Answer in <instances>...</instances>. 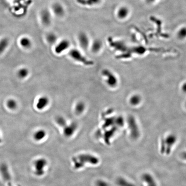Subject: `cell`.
I'll return each mask as SVG.
<instances>
[{
    "mask_svg": "<svg viewBox=\"0 0 186 186\" xmlns=\"http://www.w3.org/2000/svg\"><path fill=\"white\" fill-rule=\"evenodd\" d=\"M176 36L178 39L183 41L186 39V27L182 26L179 28L176 32Z\"/></svg>",
    "mask_w": 186,
    "mask_h": 186,
    "instance_id": "7402d4cb",
    "label": "cell"
},
{
    "mask_svg": "<svg viewBox=\"0 0 186 186\" xmlns=\"http://www.w3.org/2000/svg\"><path fill=\"white\" fill-rule=\"evenodd\" d=\"M47 135L46 131L44 129H39L33 134V138L35 141H40L45 138Z\"/></svg>",
    "mask_w": 186,
    "mask_h": 186,
    "instance_id": "ac0fdd59",
    "label": "cell"
},
{
    "mask_svg": "<svg viewBox=\"0 0 186 186\" xmlns=\"http://www.w3.org/2000/svg\"><path fill=\"white\" fill-rule=\"evenodd\" d=\"M50 9L53 16L57 18H62L65 15V8L62 3L59 2L53 3Z\"/></svg>",
    "mask_w": 186,
    "mask_h": 186,
    "instance_id": "52a82bcc",
    "label": "cell"
},
{
    "mask_svg": "<svg viewBox=\"0 0 186 186\" xmlns=\"http://www.w3.org/2000/svg\"><path fill=\"white\" fill-rule=\"evenodd\" d=\"M131 14V10L129 7L126 5H121L119 6L117 11L116 15L117 18L120 20H125L129 17Z\"/></svg>",
    "mask_w": 186,
    "mask_h": 186,
    "instance_id": "30bf717a",
    "label": "cell"
},
{
    "mask_svg": "<svg viewBox=\"0 0 186 186\" xmlns=\"http://www.w3.org/2000/svg\"><path fill=\"white\" fill-rule=\"evenodd\" d=\"M102 74L106 78V83L110 87H115L117 84L118 80L117 77L110 70L104 69L102 71Z\"/></svg>",
    "mask_w": 186,
    "mask_h": 186,
    "instance_id": "9c48e42d",
    "label": "cell"
},
{
    "mask_svg": "<svg viewBox=\"0 0 186 186\" xmlns=\"http://www.w3.org/2000/svg\"><path fill=\"white\" fill-rule=\"evenodd\" d=\"M77 40L78 45L84 50L89 49L91 40L89 35L84 31L78 32L77 36Z\"/></svg>",
    "mask_w": 186,
    "mask_h": 186,
    "instance_id": "277c9868",
    "label": "cell"
},
{
    "mask_svg": "<svg viewBox=\"0 0 186 186\" xmlns=\"http://www.w3.org/2000/svg\"><path fill=\"white\" fill-rule=\"evenodd\" d=\"M69 56L74 61L87 66L93 65V62L88 59L82 52L78 49H71L69 52Z\"/></svg>",
    "mask_w": 186,
    "mask_h": 186,
    "instance_id": "7a4b0ae2",
    "label": "cell"
},
{
    "mask_svg": "<svg viewBox=\"0 0 186 186\" xmlns=\"http://www.w3.org/2000/svg\"><path fill=\"white\" fill-rule=\"evenodd\" d=\"M48 164V161L44 158L37 159L34 162L35 174L37 176H42L45 173L44 168Z\"/></svg>",
    "mask_w": 186,
    "mask_h": 186,
    "instance_id": "ba28073f",
    "label": "cell"
},
{
    "mask_svg": "<svg viewBox=\"0 0 186 186\" xmlns=\"http://www.w3.org/2000/svg\"><path fill=\"white\" fill-rule=\"evenodd\" d=\"M77 128L78 125L76 123L73 122L69 125L67 124L63 128V133L64 135L66 138L72 137L76 132Z\"/></svg>",
    "mask_w": 186,
    "mask_h": 186,
    "instance_id": "4fadbf2b",
    "label": "cell"
},
{
    "mask_svg": "<svg viewBox=\"0 0 186 186\" xmlns=\"http://www.w3.org/2000/svg\"><path fill=\"white\" fill-rule=\"evenodd\" d=\"M1 142V137H0V143Z\"/></svg>",
    "mask_w": 186,
    "mask_h": 186,
    "instance_id": "4dcf8cb0",
    "label": "cell"
},
{
    "mask_svg": "<svg viewBox=\"0 0 186 186\" xmlns=\"http://www.w3.org/2000/svg\"><path fill=\"white\" fill-rule=\"evenodd\" d=\"M104 46L103 42L99 38H96L91 41L89 49L93 54H97L100 52Z\"/></svg>",
    "mask_w": 186,
    "mask_h": 186,
    "instance_id": "8fae6325",
    "label": "cell"
},
{
    "mask_svg": "<svg viewBox=\"0 0 186 186\" xmlns=\"http://www.w3.org/2000/svg\"><path fill=\"white\" fill-rule=\"evenodd\" d=\"M141 179L146 186H158L155 178L150 173L146 172L143 174Z\"/></svg>",
    "mask_w": 186,
    "mask_h": 186,
    "instance_id": "7c38bea8",
    "label": "cell"
},
{
    "mask_svg": "<svg viewBox=\"0 0 186 186\" xmlns=\"http://www.w3.org/2000/svg\"><path fill=\"white\" fill-rule=\"evenodd\" d=\"M86 109V105L83 101H79L76 104L74 108L75 113L77 115L82 114Z\"/></svg>",
    "mask_w": 186,
    "mask_h": 186,
    "instance_id": "d6986e66",
    "label": "cell"
},
{
    "mask_svg": "<svg viewBox=\"0 0 186 186\" xmlns=\"http://www.w3.org/2000/svg\"><path fill=\"white\" fill-rule=\"evenodd\" d=\"M146 1L149 3L152 4V3H153L155 2L156 1L158 0H146Z\"/></svg>",
    "mask_w": 186,
    "mask_h": 186,
    "instance_id": "f546056e",
    "label": "cell"
},
{
    "mask_svg": "<svg viewBox=\"0 0 186 186\" xmlns=\"http://www.w3.org/2000/svg\"><path fill=\"white\" fill-rule=\"evenodd\" d=\"M29 74V70L27 68L23 67L21 68L17 72V76L21 79H24L27 77Z\"/></svg>",
    "mask_w": 186,
    "mask_h": 186,
    "instance_id": "603a6c76",
    "label": "cell"
},
{
    "mask_svg": "<svg viewBox=\"0 0 186 186\" xmlns=\"http://www.w3.org/2000/svg\"><path fill=\"white\" fill-rule=\"evenodd\" d=\"M96 186H109V184L104 181L102 180H98L96 183Z\"/></svg>",
    "mask_w": 186,
    "mask_h": 186,
    "instance_id": "4316f807",
    "label": "cell"
},
{
    "mask_svg": "<svg viewBox=\"0 0 186 186\" xmlns=\"http://www.w3.org/2000/svg\"><path fill=\"white\" fill-rule=\"evenodd\" d=\"M54 46L55 53L57 55H61L69 49L71 46V42L67 38H63L58 41Z\"/></svg>",
    "mask_w": 186,
    "mask_h": 186,
    "instance_id": "5b68a950",
    "label": "cell"
},
{
    "mask_svg": "<svg viewBox=\"0 0 186 186\" xmlns=\"http://www.w3.org/2000/svg\"><path fill=\"white\" fill-rule=\"evenodd\" d=\"M49 102V99L47 96H41L37 99L36 104V108L38 110H42L48 106Z\"/></svg>",
    "mask_w": 186,
    "mask_h": 186,
    "instance_id": "5bb4252c",
    "label": "cell"
},
{
    "mask_svg": "<svg viewBox=\"0 0 186 186\" xmlns=\"http://www.w3.org/2000/svg\"><path fill=\"white\" fill-rule=\"evenodd\" d=\"M7 106L10 110H14L17 108V103L14 99H10L7 101Z\"/></svg>",
    "mask_w": 186,
    "mask_h": 186,
    "instance_id": "484cf974",
    "label": "cell"
},
{
    "mask_svg": "<svg viewBox=\"0 0 186 186\" xmlns=\"http://www.w3.org/2000/svg\"><path fill=\"white\" fill-rule=\"evenodd\" d=\"M40 22L44 27H48L51 26L53 21V15L50 9L44 8L39 13Z\"/></svg>",
    "mask_w": 186,
    "mask_h": 186,
    "instance_id": "3957f363",
    "label": "cell"
},
{
    "mask_svg": "<svg viewBox=\"0 0 186 186\" xmlns=\"http://www.w3.org/2000/svg\"><path fill=\"white\" fill-rule=\"evenodd\" d=\"M76 158L81 161L84 166L86 164L92 165H97L99 163V159L97 156L88 153L80 154Z\"/></svg>",
    "mask_w": 186,
    "mask_h": 186,
    "instance_id": "8992f818",
    "label": "cell"
},
{
    "mask_svg": "<svg viewBox=\"0 0 186 186\" xmlns=\"http://www.w3.org/2000/svg\"><path fill=\"white\" fill-rule=\"evenodd\" d=\"M181 157L182 159L186 161V151L182 152L181 154Z\"/></svg>",
    "mask_w": 186,
    "mask_h": 186,
    "instance_id": "83f0119b",
    "label": "cell"
},
{
    "mask_svg": "<svg viewBox=\"0 0 186 186\" xmlns=\"http://www.w3.org/2000/svg\"><path fill=\"white\" fill-rule=\"evenodd\" d=\"M117 184L119 186H136L133 182L123 177L118 178Z\"/></svg>",
    "mask_w": 186,
    "mask_h": 186,
    "instance_id": "44dd1931",
    "label": "cell"
},
{
    "mask_svg": "<svg viewBox=\"0 0 186 186\" xmlns=\"http://www.w3.org/2000/svg\"><path fill=\"white\" fill-rule=\"evenodd\" d=\"M20 46L25 49H29L32 46V42L31 38L28 36H24L20 37L19 40Z\"/></svg>",
    "mask_w": 186,
    "mask_h": 186,
    "instance_id": "e0dca14e",
    "label": "cell"
},
{
    "mask_svg": "<svg viewBox=\"0 0 186 186\" xmlns=\"http://www.w3.org/2000/svg\"><path fill=\"white\" fill-rule=\"evenodd\" d=\"M129 101H130V104L132 105H138L141 102V98L138 95H133L130 97Z\"/></svg>",
    "mask_w": 186,
    "mask_h": 186,
    "instance_id": "d4e9b609",
    "label": "cell"
},
{
    "mask_svg": "<svg viewBox=\"0 0 186 186\" xmlns=\"http://www.w3.org/2000/svg\"><path fill=\"white\" fill-rule=\"evenodd\" d=\"M45 39L49 45H55L59 41L58 36L55 32L50 31L45 35Z\"/></svg>",
    "mask_w": 186,
    "mask_h": 186,
    "instance_id": "2e32d148",
    "label": "cell"
},
{
    "mask_svg": "<svg viewBox=\"0 0 186 186\" xmlns=\"http://www.w3.org/2000/svg\"><path fill=\"white\" fill-rule=\"evenodd\" d=\"M9 40L7 37H2L0 39V55L7 50L9 45Z\"/></svg>",
    "mask_w": 186,
    "mask_h": 186,
    "instance_id": "ffe728a7",
    "label": "cell"
},
{
    "mask_svg": "<svg viewBox=\"0 0 186 186\" xmlns=\"http://www.w3.org/2000/svg\"><path fill=\"white\" fill-rule=\"evenodd\" d=\"M177 137L174 134H169L161 140L160 151L162 154L170 155L177 142Z\"/></svg>",
    "mask_w": 186,
    "mask_h": 186,
    "instance_id": "6da1fadb",
    "label": "cell"
},
{
    "mask_svg": "<svg viewBox=\"0 0 186 186\" xmlns=\"http://www.w3.org/2000/svg\"><path fill=\"white\" fill-rule=\"evenodd\" d=\"M181 89L184 92L186 93V83L184 84L181 87Z\"/></svg>",
    "mask_w": 186,
    "mask_h": 186,
    "instance_id": "f1b7e54d",
    "label": "cell"
},
{
    "mask_svg": "<svg viewBox=\"0 0 186 186\" xmlns=\"http://www.w3.org/2000/svg\"><path fill=\"white\" fill-rule=\"evenodd\" d=\"M76 1L81 6L93 7L100 4L102 0H76Z\"/></svg>",
    "mask_w": 186,
    "mask_h": 186,
    "instance_id": "9a60e30c",
    "label": "cell"
},
{
    "mask_svg": "<svg viewBox=\"0 0 186 186\" xmlns=\"http://www.w3.org/2000/svg\"><path fill=\"white\" fill-rule=\"evenodd\" d=\"M55 122L59 126L63 128L68 124L65 119L64 117L61 116H58L56 118Z\"/></svg>",
    "mask_w": 186,
    "mask_h": 186,
    "instance_id": "cb8c5ba5",
    "label": "cell"
}]
</instances>
